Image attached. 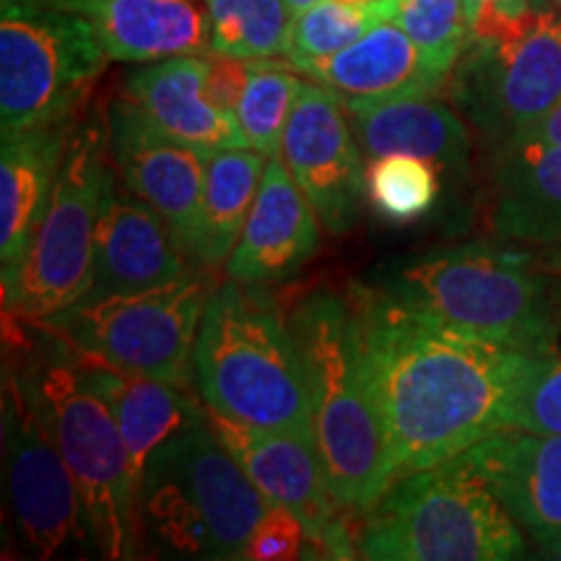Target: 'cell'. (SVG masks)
I'll list each match as a JSON object with an SVG mask.
<instances>
[{
    "label": "cell",
    "mask_w": 561,
    "mask_h": 561,
    "mask_svg": "<svg viewBox=\"0 0 561 561\" xmlns=\"http://www.w3.org/2000/svg\"><path fill=\"white\" fill-rule=\"evenodd\" d=\"M320 219L280 157H268L244 229L227 261V276L242 284L291 278L320 248Z\"/></svg>",
    "instance_id": "ac0fdd59"
},
{
    "label": "cell",
    "mask_w": 561,
    "mask_h": 561,
    "mask_svg": "<svg viewBox=\"0 0 561 561\" xmlns=\"http://www.w3.org/2000/svg\"><path fill=\"white\" fill-rule=\"evenodd\" d=\"M73 354L81 367V375L87 377V382L100 392L107 401L110 411L115 413L140 491L151 455L164 442L193 426L203 416V405L195 403L185 385L130 375V371L110 367L100 359H91V356L76 348Z\"/></svg>",
    "instance_id": "d4e9b609"
},
{
    "label": "cell",
    "mask_w": 561,
    "mask_h": 561,
    "mask_svg": "<svg viewBox=\"0 0 561 561\" xmlns=\"http://www.w3.org/2000/svg\"><path fill=\"white\" fill-rule=\"evenodd\" d=\"M76 121L3 133L0 146V278L16 284L26 250L53 198Z\"/></svg>",
    "instance_id": "d6986e66"
},
{
    "label": "cell",
    "mask_w": 561,
    "mask_h": 561,
    "mask_svg": "<svg viewBox=\"0 0 561 561\" xmlns=\"http://www.w3.org/2000/svg\"><path fill=\"white\" fill-rule=\"evenodd\" d=\"M301 83L305 81L289 62L271 58L250 60L248 87L234 112L250 149L265 157H280V140H284L286 123L291 117Z\"/></svg>",
    "instance_id": "83f0119b"
},
{
    "label": "cell",
    "mask_w": 561,
    "mask_h": 561,
    "mask_svg": "<svg viewBox=\"0 0 561 561\" xmlns=\"http://www.w3.org/2000/svg\"><path fill=\"white\" fill-rule=\"evenodd\" d=\"M268 157L250 149H224L208 159L206 187L187 242V257L198 271H219L248 221Z\"/></svg>",
    "instance_id": "484cf974"
},
{
    "label": "cell",
    "mask_w": 561,
    "mask_h": 561,
    "mask_svg": "<svg viewBox=\"0 0 561 561\" xmlns=\"http://www.w3.org/2000/svg\"><path fill=\"white\" fill-rule=\"evenodd\" d=\"M107 60L87 16L60 0H3L0 128L16 133L81 117Z\"/></svg>",
    "instance_id": "ba28073f"
},
{
    "label": "cell",
    "mask_w": 561,
    "mask_h": 561,
    "mask_svg": "<svg viewBox=\"0 0 561 561\" xmlns=\"http://www.w3.org/2000/svg\"><path fill=\"white\" fill-rule=\"evenodd\" d=\"M286 3H289L291 13H301L305 9H310V5L318 3V0H286Z\"/></svg>",
    "instance_id": "74e56055"
},
{
    "label": "cell",
    "mask_w": 561,
    "mask_h": 561,
    "mask_svg": "<svg viewBox=\"0 0 561 561\" xmlns=\"http://www.w3.org/2000/svg\"><path fill=\"white\" fill-rule=\"evenodd\" d=\"M341 3L362 5V9H369V5H385V3H388V0H341Z\"/></svg>",
    "instance_id": "f35d334b"
},
{
    "label": "cell",
    "mask_w": 561,
    "mask_h": 561,
    "mask_svg": "<svg viewBox=\"0 0 561 561\" xmlns=\"http://www.w3.org/2000/svg\"><path fill=\"white\" fill-rule=\"evenodd\" d=\"M185 273H191V257L159 210L138 198L123 180L117 182L112 172L96 227L94 273L81 299L157 289Z\"/></svg>",
    "instance_id": "2e32d148"
},
{
    "label": "cell",
    "mask_w": 561,
    "mask_h": 561,
    "mask_svg": "<svg viewBox=\"0 0 561 561\" xmlns=\"http://www.w3.org/2000/svg\"><path fill=\"white\" fill-rule=\"evenodd\" d=\"M206 409V419L221 445L263 491L265 500L286 507L305 525L307 541L325 551L328 559H354L356 536L339 515L331 483L322 468L318 445L312 437L294 432L257 430L242 421L227 419Z\"/></svg>",
    "instance_id": "7c38bea8"
},
{
    "label": "cell",
    "mask_w": 561,
    "mask_h": 561,
    "mask_svg": "<svg viewBox=\"0 0 561 561\" xmlns=\"http://www.w3.org/2000/svg\"><path fill=\"white\" fill-rule=\"evenodd\" d=\"M356 551L371 561H507L523 528L462 455L401 473L364 512Z\"/></svg>",
    "instance_id": "8992f818"
},
{
    "label": "cell",
    "mask_w": 561,
    "mask_h": 561,
    "mask_svg": "<svg viewBox=\"0 0 561 561\" xmlns=\"http://www.w3.org/2000/svg\"><path fill=\"white\" fill-rule=\"evenodd\" d=\"M149 466L178 481L214 536L216 559H244L271 502L210 430L206 409L193 426L164 442Z\"/></svg>",
    "instance_id": "5bb4252c"
},
{
    "label": "cell",
    "mask_w": 561,
    "mask_h": 561,
    "mask_svg": "<svg viewBox=\"0 0 561 561\" xmlns=\"http://www.w3.org/2000/svg\"><path fill=\"white\" fill-rule=\"evenodd\" d=\"M94 26L110 60L153 62L208 53V11L198 0H60Z\"/></svg>",
    "instance_id": "cb8c5ba5"
},
{
    "label": "cell",
    "mask_w": 561,
    "mask_h": 561,
    "mask_svg": "<svg viewBox=\"0 0 561 561\" xmlns=\"http://www.w3.org/2000/svg\"><path fill=\"white\" fill-rule=\"evenodd\" d=\"M543 5H551V9H557V11H561V0H541Z\"/></svg>",
    "instance_id": "ab89813d"
},
{
    "label": "cell",
    "mask_w": 561,
    "mask_h": 561,
    "mask_svg": "<svg viewBox=\"0 0 561 561\" xmlns=\"http://www.w3.org/2000/svg\"><path fill=\"white\" fill-rule=\"evenodd\" d=\"M193 377L210 411L314 439L305 359L263 284L229 278L214 286L195 339Z\"/></svg>",
    "instance_id": "277c9868"
},
{
    "label": "cell",
    "mask_w": 561,
    "mask_h": 561,
    "mask_svg": "<svg viewBox=\"0 0 561 561\" xmlns=\"http://www.w3.org/2000/svg\"><path fill=\"white\" fill-rule=\"evenodd\" d=\"M439 198L437 167L432 161L405 153L369 159L367 201L392 224H411L430 216Z\"/></svg>",
    "instance_id": "f1b7e54d"
},
{
    "label": "cell",
    "mask_w": 561,
    "mask_h": 561,
    "mask_svg": "<svg viewBox=\"0 0 561 561\" xmlns=\"http://www.w3.org/2000/svg\"><path fill=\"white\" fill-rule=\"evenodd\" d=\"M208 11V53L240 60L286 53L294 13L286 0H203Z\"/></svg>",
    "instance_id": "4316f807"
},
{
    "label": "cell",
    "mask_w": 561,
    "mask_h": 561,
    "mask_svg": "<svg viewBox=\"0 0 561 561\" xmlns=\"http://www.w3.org/2000/svg\"><path fill=\"white\" fill-rule=\"evenodd\" d=\"M107 121L117 174L138 198L159 210L187 255L210 157L153 128L125 96L112 102Z\"/></svg>",
    "instance_id": "9a60e30c"
},
{
    "label": "cell",
    "mask_w": 561,
    "mask_h": 561,
    "mask_svg": "<svg viewBox=\"0 0 561 561\" xmlns=\"http://www.w3.org/2000/svg\"><path fill=\"white\" fill-rule=\"evenodd\" d=\"M42 331V328H39ZM34 403L79 483L89 546L102 559L146 557L140 491L115 413L87 382L73 348L42 331L21 362Z\"/></svg>",
    "instance_id": "5b68a950"
},
{
    "label": "cell",
    "mask_w": 561,
    "mask_h": 561,
    "mask_svg": "<svg viewBox=\"0 0 561 561\" xmlns=\"http://www.w3.org/2000/svg\"><path fill=\"white\" fill-rule=\"evenodd\" d=\"M351 130L369 159L405 153L432 161L442 172L466 174L471 133L450 104L434 94L377 102H343Z\"/></svg>",
    "instance_id": "603a6c76"
},
{
    "label": "cell",
    "mask_w": 561,
    "mask_h": 561,
    "mask_svg": "<svg viewBox=\"0 0 561 561\" xmlns=\"http://www.w3.org/2000/svg\"><path fill=\"white\" fill-rule=\"evenodd\" d=\"M362 153L341 96L307 79L286 123L280 159L331 234H346L362 214L367 198Z\"/></svg>",
    "instance_id": "4fadbf2b"
},
{
    "label": "cell",
    "mask_w": 561,
    "mask_h": 561,
    "mask_svg": "<svg viewBox=\"0 0 561 561\" xmlns=\"http://www.w3.org/2000/svg\"><path fill=\"white\" fill-rule=\"evenodd\" d=\"M390 0L385 5H348L341 0H318V3L294 13L289 42H286L284 58L289 66L328 58L341 53L343 47L354 45L362 34H367L377 21L388 19Z\"/></svg>",
    "instance_id": "f546056e"
},
{
    "label": "cell",
    "mask_w": 561,
    "mask_h": 561,
    "mask_svg": "<svg viewBox=\"0 0 561 561\" xmlns=\"http://www.w3.org/2000/svg\"><path fill=\"white\" fill-rule=\"evenodd\" d=\"M206 81H203V94L206 100L224 112L234 115L240 104L244 87H248L250 60L227 58V55L206 53Z\"/></svg>",
    "instance_id": "836d02e7"
},
{
    "label": "cell",
    "mask_w": 561,
    "mask_h": 561,
    "mask_svg": "<svg viewBox=\"0 0 561 561\" xmlns=\"http://www.w3.org/2000/svg\"><path fill=\"white\" fill-rule=\"evenodd\" d=\"M388 19L409 34L442 79H450L471 39L462 0H390Z\"/></svg>",
    "instance_id": "4dcf8cb0"
},
{
    "label": "cell",
    "mask_w": 561,
    "mask_h": 561,
    "mask_svg": "<svg viewBox=\"0 0 561 561\" xmlns=\"http://www.w3.org/2000/svg\"><path fill=\"white\" fill-rule=\"evenodd\" d=\"M517 138H528V140H541V144H553L561 146V102L553 107L549 115L541 117L536 125H530L523 136Z\"/></svg>",
    "instance_id": "d590c367"
},
{
    "label": "cell",
    "mask_w": 561,
    "mask_h": 561,
    "mask_svg": "<svg viewBox=\"0 0 561 561\" xmlns=\"http://www.w3.org/2000/svg\"><path fill=\"white\" fill-rule=\"evenodd\" d=\"M307 541L305 525L294 512L278 504H271L265 517L252 533V541L248 546L244 559L252 561H284V559H299L301 546Z\"/></svg>",
    "instance_id": "d6a6232c"
},
{
    "label": "cell",
    "mask_w": 561,
    "mask_h": 561,
    "mask_svg": "<svg viewBox=\"0 0 561 561\" xmlns=\"http://www.w3.org/2000/svg\"><path fill=\"white\" fill-rule=\"evenodd\" d=\"M294 70L335 91L343 102L437 94L447 83L426 62L409 34L390 19L377 21L367 34L341 53L299 62Z\"/></svg>",
    "instance_id": "7402d4cb"
},
{
    "label": "cell",
    "mask_w": 561,
    "mask_h": 561,
    "mask_svg": "<svg viewBox=\"0 0 561 561\" xmlns=\"http://www.w3.org/2000/svg\"><path fill=\"white\" fill-rule=\"evenodd\" d=\"M348 299L398 476L458 458L502 430L528 351L442 325L371 284H351Z\"/></svg>",
    "instance_id": "6da1fadb"
},
{
    "label": "cell",
    "mask_w": 561,
    "mask_h": 561,
    "mask_svg": "<svg viewBox=\"0 0 561 561\" xmlns=\"http://www.w3.org/2000/svg\"><path fill=\"white\" fill-rule=\"evenodd\" d=\"M206 66V55L146 62L130 70L123 96L153 128L208 157L224 149H244L248 138L237 117L214 107L203 94Z\"/></svg>",
    "instance_id": "44dd1931"
},
{
    "label": "cell",
    "mask_w": 561,
    "mask_h": 561,
    "mask_svg": "<svg viewBox=\"0 0 561 561\" xmlns=\"http://www.w3.org/2000/svg\"><path fill=\"white\" fill-rule=\"evenodd\" d=\"M447 89L496 146L523 136L561 102V13L541 5L507 37H471Z\"/></svg>",
    "instance_id": "30bf717a"
},
{
    "label": "cell",
    "mask_w": 561,
    "mask_h": 561,
    "mask_svg": "<svg viewBox=\"0 0 561 561\" xmlns=\"http://www.w3.org/2000/svg\"><path fill=\"white\" fill-rule=\"evenodd\" d=\"M491 231L561 265V146L512 138L494 153Z\"/></svg>",
    "instance_id": "ffe728a7"
},
{
    "label": "cell",
    "mask_w": 561,
    "mask_h": 561,
    "mask_svg": "<svg viewBox=\"0 0 561 561\" xmlns=\"http://www.w3.org/2000/svg\"><path fill=\"white\" fill-rule=\"evenodd\" d=\"M538 549L561 538V434L502 426L462 453Z\"/></svg>",
    "instance_id": "e0dca14e"
},
{
    "label": "cell",
    "mask_w": 561,
    "mask_h": 561,
    "mask_svg": "<svg viewBox=\"0 0 561 561\" xmlns=\"http://www.w3.org/2000/svg\"><path fill=\"white\" fill-rule=\"evenodd\" d=\"M289 325L305 359L328 483L341 510L364 515L398 479V468L367 385L356 312L348 297L318 289L299 299Z\"/></svg>",
    "instance_id": "3957f363"
},
{
    "label": "cell",
    "mask_w": 561,
    "mask_h": 561,
    "mask_svg": "<svg viewBox=\"0 0 561 561\" xmlns=\"http://www.w3.org/2000/svg\"><path fill=\"white\" fill-rule=\"evenodd\" d=\"M367 284L426 318L520 351L553 348L561 328V265L512 242H468L398 257Z\"/></svg>",
    "instance_id": "7a4b0ae2"
},
{
    "label": "cell",
    "mask_w": 561,
    "mask_h": 561,
    "mask_svg": "<svg viewBox=\"0 0 561 561\" xmlns=\"http://www.w3.org/2000/svg\"><path fill=\"white\" fill-rule=\"evenodd\" d=\"M466 3L468 26L479 24L483 19H500V16H520L530 11L541 0H462ZM543 5V3H541Z\"/></svg>",
    "instance_id": "e575fe53"
},
{
    "label": "cell",
    "mask_w": 561,
    "mask_h": 561,
    "mask_svg": "<svg viewBox=\"0 0 561 561\" xmlns=\"http://www.w3.org/2000/svg\"><path fill=\"white\" fill-rule=\"evenodd\" d=\"M538 551H541V557H546V559H561V538H557V541L543 546V549H538Z\"/></svg>",
    "instance_id": "8d00e7d4"
},
{
    "label": "cell",
    "mask_w": 561,
    "mask_h": 561,
    "mask_svg": "<svg viewBox=\"0 0 561 561\" xmlns=\"http://www.w3.org/2000/svg\"><path fill=\"white\" fill-rule=\"evenodd\" d=\"M504 426L538 434H561V354L528 351L504 409Z\"/></svg>",
    "instance_id": "1f68e13d"
},
{
    "label": "cell",
    "mask_w": 561,
    "mask_h": 561,
    "mask_svg": "<svg viewBox=\"0 0 561 561\" xmlns=\"http://www.w3.org/2000/svg\"><path fill=\"white\" fill-rule=\"evenodd\" d=\"M112 167L110 121L102 110H94L79 117L70 133L53 198L34 231L16 284L3 294L5 320L34 325L89 291Z\"/></svg>",
    "instance_id": "52a82bcc"
},
{
    "label": "cell",
    "mask_w": 561,
    "mask_h": 561,
    "mask_svg": "<svg viewBox=\"0 0 561 561\" xmlns=\"http://www.w3.org/2000/svg\"><path fill=\"white\" fill-rule=\"evenodd\" d=\"M203 273L191 271L157 289L79 299L34 328L110 367L187 385L201 318L214 291Z\"/></svg>",
    "instance_id": "9c48e42d"
},
{
    "label": "cell",
    "mask_w": 561,
    "mask_h": 561,
    "mask_svg": "<svg viewBox=\"0 0 561 561\" xmlns=\"http://www.w3.org/2000/svg\"><path fill=\"white\" fill-rule=\"evenodd\" d=\"M3 462L13 528L34 559L91 551L79 483L55 445L19 364L3 367Z\"/></svg>",
    "instance_id": "8fae6325"
}]
</instances>
